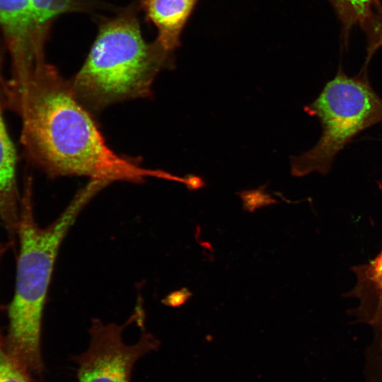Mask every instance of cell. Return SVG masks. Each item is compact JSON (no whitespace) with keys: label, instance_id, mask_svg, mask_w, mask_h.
I'll return each instance as SVG.
<instances>
[{"label":"cell","instance_id":"obj_1","mask_svg":"<svg viewBox=\"0 0 382 382\" xmlns=\"http://www.w3.org/2000/svg\"><path fill=\"white\" fill-rule=\"evenodd\" d=\"M1 94L21 117V141L28 158L50 177H87L103 187L118 181L178 179L113 151L69 80L45 61L2 80Z\"/></svg>","mask_w":382,"mask_h":382},{"label":"cell","instance_id":"obj_2","mask_svg":"<svg viewBox=\"0 0 382 382\" xmlns=\"http://www.w3.org/2000/svg\"><path fill=\"white\" fill-rule=\"evenodd\" d=\"M25 187L16 229L19 250L14 293L8 306V332L4 345L31 375L40 374L42 369L43 311L61 245L92 196L82 190L53 222L40 227L34 217L30 179Z\"/></svg>","mask_w":382,"mask_h":382},{"label":"cell","instance_id":"obj_3","mask_svg":"<svg viewBox=\"0 0 382 382\" xmlns=\"http://www.w3.org/2000/svg\"><path fill=\"white\" fill-rule=\"evenodd\" d=\"M134 4L103 18L89 52L69 80L76 99L90 112L151 96L152 84L173 54L143 37Z\"/></svg>","mask_w":382,"mask_h":382},{"label":"cell","instance_id":"obj_4","mask_svg":"<svg viewBox=\"0 0 382 382\" xmlns=\"http://www.w3.org/2000/svg\"><path fill=\"white\" fill-rule=\"evenodd\" d=\"M356 76L342 68L318 97L305 108L322 126V134L310 150L291 159L293 176L326 174L338 153L357 134L382 122V98L370 85L365 69Z\"/></svg>","mask_w":382,"mask_h":382},{"label":"cell","instance_id":"obj_5","mask_svg":"<svg viewBox=\"0 0 382 382\" xmlns=\"http://www.w3.org/2000/svg\"><path fill=\"white\" fill-rule=\"evenodd\" d=\"M97 6L98 0H0V28L8 43L13 70L45 59V42L55 18L93 12Z\"/></svg>","mask_w":382,"mask_h":382},{"label":"cell","instance_id":"obj_6","mask_svg":"<svg viewBox=\"0 0 382 382\" xmlns=\"http://www.w3.org/2000/svg\"><path fill=\"white\" fill-rule=\"evenodd\" d=\"M134 311L123 325L105 324L98 318L92 319L88 330L89 345L86 351L74 357L79 382H130L135 363L158 348V340L146 331L136 343H125V328L133 322L139 325L144 323L141 305Z\"/></svg>","mask_w":382,"mask_h":382},{"label":"cell","instance_id":"obj_7","mask_svg":"<svg viewBox=\"0 0 382 382\" xmlns=\"http://www.w3.org/2000/svg\"><path fill=\"white\" fill-rule=\"evenodd\" d=\"M198 0H141L139 6L157 29L156 41L173 54Z\"/></svg>","mask_w":382,"mask_h":382},{"label":"cell","instance_id":"obj_8","mask_svg":"<svg viewBox=\"0 0 382 382\" xmlns=\"http://www.w3.org/2000/svg\"><path fill=\"white\" fill-rule=\"evenodd\" d=\"M342 25V40L347 46L352 28L359 27L368 40V52L382 47V0H328Z\"/></svg>","mask_w":382,"mask_h":382},{"label":"cell","instance_id":"obj_9","mask_svg":"<svg viewBox=\"0 0 382 382\" xmlns=\"http://www.w3.org/2000/svg\"><path fill=\"white\" fill-rule=\"evenodd\" d=\"M2 101L0 77V224L12 235L16 234L21 204L16 178V151L4 122Z\"/></svg>","mask_w":382,"mask_h":382},{"label":"cell","instance_id":"obj_10","mask_svg":"<svg viewBox=\"0 0 382 382\" xmlns=\"http://www.w3.org/2000/svg\"><path fill=\"white\" fill-rule=\"evenodd\" d=\"M30 376L7 352L0 339V382H31Z\"/></svg>","mask_w":382,"mask_h":382},{"label":"cell","instance_id":"obj_11","mask_svg":"<svg viewBox=\"0 0 382 382\" xmlns=\"http://www.w3.org/2000/svg\"><path fill=\"white\" fill-rule=\"evenodd\" d=\"M241 197L243 201V209L250 212L262 207L277 203L268 195L260 191L244 192L241 194Z\"/></svg>","mask_w":382,"mask_h":382},{"label":"cell","instance_id":"obj_12","mask_svg":"<svg viewBox=\"0 0 382 382\" xmlns=\"http://www.w3.org/2000/svg\"><path fill=\"white\" fill-rule=\"evenodd\" d=\"M192 296V293L187 288L171 293L166 300V304L170 306H180L185 303Z\"/></svg>","mask_w":382,"mask_h":382},{"label":"cell","instance_id":"obj_13","mask_svg":"<svg viewBox=\"0 0 382 382\" xmlns=\"http://www.w3.org/2000/svg\"><path fill=\"white\" fill-rule=\"evenodd\" d=\"M141 1V0H138V1Z\"/></svg>","mask_w":382,"mask_h":382}]
</instances>
